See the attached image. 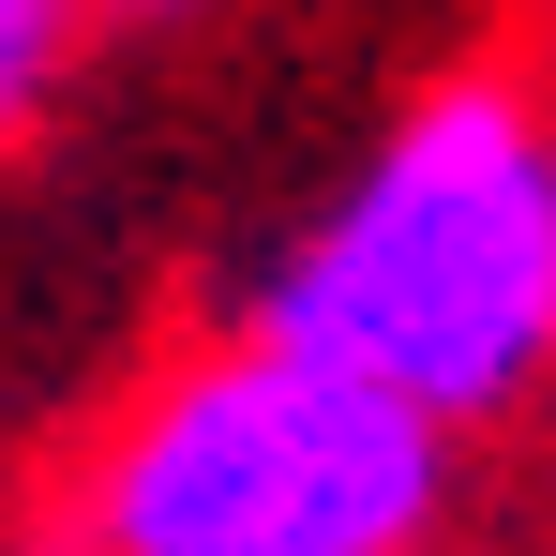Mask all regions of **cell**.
<instances>
[{
    "mask_svg": "<svg viewBox=\"0 0 556 556\" xmlns=\"http://www.w3.org/2000/svg\"><path fill=\"white\" fill-rule=\"evenodd\" d=\"M241 331L421 406L466 452L556 406V91L511 61L406 91L271 241Z\"/></svg>",
    "mask_w": 556,
    "mask_h": 556,
    "instance_id": "6da1fadb",
    "label": "cell"
},
{
    "mask_svg": "<svg viewBox=\"0 0 556 556\" xmlns=\"http://www.w3.org/2000/svg\"><path fill=\"white\" fill-rule=\"evenodd\" d=\"M466 437L271 331L166 346L76 452V556H452Z\"/></svg>",
    "mask_w": 556,
    "mask_h": 556,
    "instance_id": "7a4b0ae2",
    "label": "cell"
},
{
    "mask_svg": "<svg viewBox=\"0 0 556 556\" xmlns=\"http://www.w3.org/2000/svg\"><path fill=\"white\" fill-rule=\"evenodd\" d=\"M76 61H91V15H76V0H0V166L61 121Z\"/></svg>",
    "mask_w": 556,
    "mask_h": 556,
    "instance_id": "3957f363",
    "label": "cell"
},
{
    "mask_svg": "<svg viewBox=\"0 0 556 556\" xmlns=\"http://www.w3.org/2000/svg\"><path fill=\"white\" fill-rule=\"evenodd\" d=\"M91 30H195V15H226V0H76Z\"/></svg>",
    "mask_w": 556,
    "mask_h": 556,
    "instance_id": "277c9868",
    "label": "cell"
}]
</instances>
